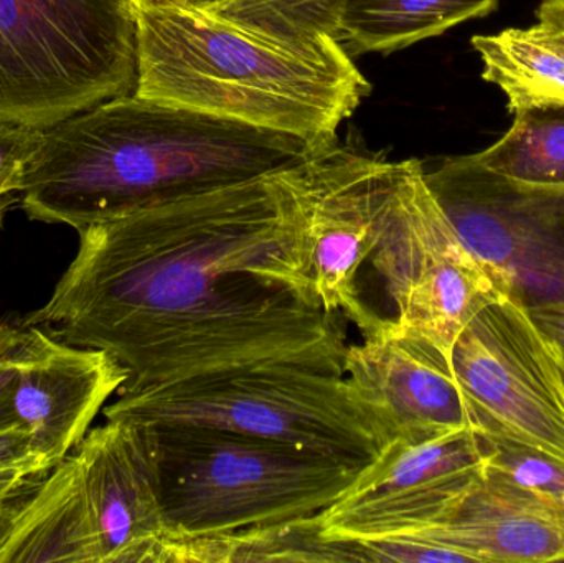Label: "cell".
Instances as JSON below:
<instances>
[{"label": "cell", "mask_w": 564, "mask_h": 563, "mask_svg": "<svg viewBox=\"0 0 564 563\" xmlns=\"http://www.w3.org/2000/svg\"><path fill=\"white\" fill-rule=\"evenodd\" d=\"M344 372L390 443L473 429L449 357L390 317L364 343L348 346Z\"/></svg>", "instance_id": "obj_12"}, {"label": "cell", "mask_w": 564, "mask_h": 563, "mask_svg": "<svg viewBox=\"0 0 564 563\" xmlns=\"http://www.w3.org/2000/svg\"><path fill=\"white\" fill-rule=\"evenodd\" d=\"M424 171L417 159L400 161L370 261L393 303L390 320L451 359L474 316L516 291L499 268L464 243Z\"/></svg>", "instance_id": "obj_7"}, {"label": "cell", "mask_w": 564, "mask_h": 563, "mask_svg": "<svg viewBox=\"0 0 564 563\" xmlns=\"http://www.w3.org/2000/svg\"><path fill=\"white\" fill-rule=\"evenodd\" d=\"M487 462V440L473 429L420 443L394 440L315 521L327 541H367L401 531L463 491Z\"/></svg>", "instance_id": "obj_10"}, {"label": "cell", "mask_w": 564, "mask_h": 563, "mask_svg": "<svg viewBox=\"0 0 564 563\" xmlns=\"http://www.w3.org/2000/svg\"><path fill=\"white\" fill-rule=\"evenodd\" d=\"M470 158L517 191L564 195V106L516 112L509 131Z\"/></svg>", "instance_id": "obj_19"}, {"label": "cell", "mask_w": 564, "mask_h": 563, "mask_svg": "<svg viewBox=\"0 0 564 563\" xmlns=\"http://www.w3.org/2000/svg\"><path fill=\"white\" fill-rule=\"evenodd\" d=\"M102 413L154 425L215 426L361 465L390 445L345 373L315 364H251L121 390Z\"/></svg>", "instance_id": "obj_5"}, {"label": "cell", "mask_w": 564, "mask_h": 563, "mask_svg": "<svg viewBox=\"0 0 564 563\" xmlns=\"http://www.w3.org/2000/svg\"><path fill=\"white\" fill-rule=\"evenodd\" d=\"M345 0H221L217 15L284 45L315 48L341 43Z\"/></svg>", "instance_id": "obj_20"}, {"label": "cell", "mask_w": 564, "mask_h": 563, "mask_svg": "<svg viewBox=\"0 0 564 563\" xmlns=\"http://www.w3.org/2000/svg\"><path fill=\"white\" fill-rule=\"evenodd\" d=\"M135 82L132 0H0V121L46 129Z\"/></svg>", "instance_id": "obj_6"}, {"label": "cell", "mask_w": 564, "mask_h": 563, "mask_svg": "<svg viewBox=\"0 0 564 563\" xmlns=\"http://www.w3.org/2000/svg\"><path fill=\"white\" fill-rule=\"evenodd\" d=\"M294 167L82 228L22 324L105 350L129 370L121 390L251 364L344 372V317L312 281Z\"/></svg>", "instance_id": "obj_1"}, {"label": "cell", "mask_w": 564, "mask_h": 563, "mask_svg": "<svg viewBox=\"0 0 564 563\" xmlns=\"http://www.w3.org/2000/svg\"><path fill=\"white\" fill-rule=\"evenodd\" d=\"M486 440L489 445L490 466L506 473L523 488L549 496L564 505L563 462L520 443Z\"/></svg>", "instance_id": "obj_21"}, {"label": "cell", "mask_w": 564, "mask_h": 563, "mask_svg": "<svg viewBox=\"0 0 564 563\" xmlns=\"http://www.w3.org/2000/svg\"><path fill=\"white\" fill-rule=\"evenodd\" d=\"M562 562H564V554H563V561Z\"/></svg>", "instance_id": "obj_31"}, {"label": "cell", "mask_w": 564, "mask_h": 563, "mask_svg": "<svg viewBox=\"0 0 564 563\" xmlns=\"http://www.w3.org/2000/svg\"><path fill=\"white\" fill-rule=\"evenodd\" d=\"M135 95L297 136L317 151L371 91L341 43L284 45L214 10L177 0H132Z\"/></svg>", "instance_id": "obj_3"}, {"label": "cell", "mask_w": 564, "mask_h": 563, "mask_svg": "<svg viewBox=\"0 0 564 563\" xmlns=\"http://www.w3.org/2000/svg\"><path fill=\"white\" fill-rule=\"evenodd\" d=\"M43 476L45 475H32V473L23 472L0 473V502L7 501L22 489L29 488Z\"/></svg>", "instance_id": "obj_27"}, {"label": "cell", "mask_w": 564, "mask_h": 563, "mask_svg": "<svg viewBox=\"0 0 564 563\" xmlns=\"http://www.w3.org/2000/svg\"><path fill=\"white\" fill-rule=\"evenodd\" d=\"M177 2L192 3V6L204 7V9H212V7L220 3L221 0H177Z\"/></svg>", "instance_id": "obj_29"}, {"label": "cell", "mask_w": 564, "mask_h": 563, "mask_svg": "<svg viewBox=\"0 0 564 563\" xmlns=\"http://www.w3.org/2000/svg\"><path fill=\"white\" fill-rule=\"evenodd\" d=\"M474 432L564 463V377L555 346L510 294L474 316L451 353Z\"/></svg>", "instance_id": "obj_8"}, {"label": "cell", "mask_w": 564, "mask_h": 563, "mask_svg": "<svg viewBox=\"0 0 564 563\" xmlns=\"http://www.w3.org/2000/svg\"><path fill=\"white\" fill-rule=\"evenodd\" d=\"M29 327V347L12 390V419L52 469L72 455L93 420L126 386L129 370L105 350L73 346Z\"/></svg>", "instance_id": "obj_14"}, {"label": "cell", "mask_w": 564, "mask_h": 563, "mask_svg": "<svg viewBox=\"0 0 564 563\" xmlns=\"http://www.w3.org/2000/svg\"><path fill=\"white\" fill-rule=\"evenodd\" d=\"M29 347V327L0 320V430L17 429L12 419V390Z\"/></svg>", "instance_id": "obj_23"}, {"label": "cell", "mask_w": 564, "mask_h": 563, "mask_svg": "<svg viewBox=\"0 0 564 563\" xmlns=\"http://www.w3.org/2000/svg\"><path fill=\"white\" fill-rule=\"evenodd\" d=\"M40 479L39 481L33 483V485H30L29 488L17 492L15 496L7 499V501L0 502V549H2L7 535H9L10 528H12L13 518H15L17 512H19L20 506H22V502L25 501L26 496L32 492V489L39 485Z\"/></svg>", "instance_id": "obj_26"}, {"label": "cell", "mask_w": 564, "mask_h": 563, "mask_svg": "<svg viewBox=\"0 0 564 563\" xmlns=\"http://www.w3.org/2000/svg\"><path fill=\"white\" fill-rule=\"evenodd\" d=\"M473 48L482 59V78L499 86L510 115L564 106V36L555 26L536 22L474 35Z\"/></svg>", "instance_id": "obj_16"}, {"label": "cell", "mask_w": 564, "mask_h": 563, "mask_svg": "<svg viewBox=\"0 0 564 563\" xmlns=\"http://www.w3.org/2000/svg\"><path fill=\"white\" fill-rule=\"evenodd\" d=\"M101 563H159L169 539L151 425L106 419L76 446Z\"/></svg>", "instance_id": "obj_13"}, {"label": "cell", "mask_w": 564, "mask_h": 563, "mask_svg": "<svg viewBox=\"0 0 564 563\" xmlns=\"http://www.w3.org/2000/svg\"><path fill=\"white\" fill-rule=\"evenodd\" d=\"M148 425L169 539L317 518L368 466L215 426Z\"/></svg>", "instance_id": "obj_4"}, {"label": "cell", "mask_w": 564, "mask_h": 563, "mask_svg": "<svg viewBox=\"0 0 564 563\" xmlns=\"http://www.w3.org/2000/svg\"><path fill=\"white\" fill-rule=\"evenodd\" d=\"M536 20L555 26L564 36V0H542L536 9Z\"/></svg>", "instance_id": "obj_28"}, {"label": "cell", "mask_w": 564, "mask_h": 563, "mask_svg": "<svg viewBox=\"0 0 564 563\" xmlns=\"http://www.w3.org/2000/svg\"><path fill=\"white\" fill-rule=\"evenodd\" d=\"M367 541L420 542L454 552L464 563L562 562L564 505L523 488L487 462L430 518Z\"/></svg>", "instance_id": "obj_11"}, {"label": "cell", "mask_w": 564, "mask_h": 563, "mask_svg": "<svg viewBox=\"0 0 564 563\" xmlns=\"http://www.w3.org/2000/svg\"><path fill=\"white\" fill-rule=\"evenodd\" d=\"M527 311L546 339L564 354V296L527 303Z\"/></svg>", "instance_id": "obj_25"}, {"label": "cell", "mask_w": 564, "mask_h": 563, "mask_svg": "<svg viewBox=\"0 0 564 563\" xmlns=\"http://www.w3.org/2000/svg\"><path fill=\"white\" fill-rule=\"evenodd\" d=\"M315 152L297 136L132 93L43 129L19 204L30 220L78 231L278 174Z\"/></svg>", "instance_id": "obj_2"}, {"label": "cell", "mask_w": 564, "mask_h": 563, "mask_svg": "<svg viewBox=\"0 0 564 563\" xmlns=\"http://www.w3.org/2000/svg\"><path fill=\"white\" fill-rule=\"evenodd\" d=\"M499 0H345L341 42L357 53H393L490 15Z\"/></svg>", "instance_id": "obj_17"}, {"label": "cell", "mask_w": 564, "mask_h": 563, "mask_svg": "<svg viewBox=\"0 0 564 563\" xmlns=\"http://www.w3.org/2000/svg\"><path fill=\"white\" fill-rule=\"evenodd\" d=\"M42 136L43 129L0 121V228L13 195H19L26 165L35 154Z\"/></svg>", "instance_id": "obj_22"}, {"label": "cell", "mask_w": 564, "mask_h": 563, "mask_svg": "<svg viewBox=\"0 0 564 563\" xmlns=\"http://www.w3.org/2000/svg\"><path fill=\"white\" fill-rule=\"evenodd\" d=\"M101 563L98 532L73 452L32 489L13 518L0 563Z\"/></svg>", "instance_id": "obj_15"}, {"label": "cell", "mask_w": 564, "mask_h": 563, "mask_svg": "<svg viewBox=\"0 0 564 563\" xmlns=\"http://www.w3.org/2000/svg\"><path fill=\"white\" fill-rule=\"evenodd\" d=\"M555 350H556V359H558L560 369H562L563 377H564V354L562 353V350L556 349V347H555Z\"/></svg>", "instance_id": "obj_30"}, {"label": "cell", "mask_w": 564, "mask_h": 563, "mask_svg": "<svg viewBox=\"0 0 564 563\" xmlns=\"http://www.w3.org/2000/svg\"><path fill=\"white\" fill-rule=\"evenodd\" d=\"M398 169L400 161L338 142L294 167L318 300L328 314L350 321L364 337L387 320L361 300L358 273L377 243Z\"/></svg>", "instance_id": "obj_9"}, {"label": "cell", "mask_w": 564, "mask_h": 563, "mask_svg": "<svg viewBox=\"0 0 564 563\" xmlns=\"http://www.w3.org/2000/svg\"><path fill=\"white\" fill-rule=\"evenodd\" d=\"M361 562L351 542L327 541L314 519L227 534L171 538L159 563Z\"/></svg>", "instance_id": "obj_18"}, {"label": "cell", "mask_w": 564, "mask_h": 563, "mask_svg": "<svg viewBox=\"0 0 564 563\" xmlns=\"http://www.w3.org/2000/svg\"><path fill=\"white\" fill-rule=\"evenodd\" d=\"M23 472L46 475L50 472L33 450L30 436L20 429L0 430V473Z\"/></svg>", "instance_id": "obj_24"}]
</instances>
